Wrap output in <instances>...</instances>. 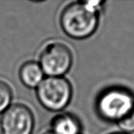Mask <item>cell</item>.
I'll list each match as a JSON object with an SVG mask.
<instances>
[{
  "label": "cell",
  "instance_id": "obj_1",
  "mask_svg": "<svg viewBox=\"0 0 134 134\" xmlns=\"http://www.w3.org/2000/svg\"><path fill=\"white\" fill-rule=\"evenodd\" d=\"M104 3L102 1H78L68 5L60 17L63 31L74 39L90 37L98 27L100 12Z\"/></svg>",
  "mask_w": 134,
  "mask_h": 134
},
{
  "label": "cell",
  "instance_id": "obj_2",
  "mask_svg": "<svg viewBox=\"0 0 134 134\" xmlns=\"http://www.w3.org/2000/svg\"><path fill=\"white\" fill-rule=\"evenodd\" d=\"M96 107L103 119L118 123L134 110V94L123 87H111L100 94Z\"/></svg>",
  "mask_w": 134,
  "mask_h": 134
},
{
  "label": "cell",
  "instance_id": "obj_3",
  "mask_svg": "<svg viewBox=\"0 0 134 134\" xmlns=\"http://www.w3.org/2000/svg\"><path fill=\"white\" fill-rule=\"evenodd\" d=\"M73 90L64 77H46L36 88V96L41 105L50 111H60L70 103Z\"/></svg>",
  "mask_w": 134,
  "mask_h": 134
},
{
  "label": "cell",
  "instance_id": "obj_4",
  "mask_svg": "<svg viewBox=\"0 0 134 134\" xmlns=\"http://www.w3.org/2000/svg\"><path fill=\"white\" fill-rule=\"evenodd\" d=\"M38 64L47 77H63L72 66L73 54L67 45L52 42L43 47Z\"/></svg>",
  "mask_w": 134,
  "mask_h": 134
},
{
  "label": "cell",
  "instance_id": "obj_5",
  "mask_svg": "<svg viewBox=\"0 0 134 134\" xmlns=\"http://www.w3.org/2000/svg\"><path fill=\"white\" fill-rule=\"evenodd\" d=\"M0 125L3 134H32L35 118L28 107L15 104L2 113Z\"/></svg>",
  "mask_w": 134,
  "mask_h": 134
},
{
  "label": "cell",
  "instance_id": "obj_6",
  "mask_svg": "<svg viewBox=\"0 0 134 134\" xmlns=\"http://www.w3.org/2000/svg\"><path fill=\"white\" fill-rule=\"evenodd\" d=\"M44 75L39 64L33 60L24 62L19 70V78L21 82L30 89H36L45 79Z\"/></svg>",
  "mask_w": 134,
  "mask_h": 134
},
{
  "label": "cell",
  "instance_id": "obj_7",
  "mask_svg": "<svg viewBox=\"0 0 134 134\" xmlns=\"http://www.w3.org/2000/svg\"><path fill=\"white\" fill-rule=\"evenodd\" d=\"M50 132L53 134H80L81 124L71 114H59L52 120Z\"/></svg>",
  "mask_w": 134,
  "mask_h": 134
},
{
  "label": "cell",
  "instance_id": "obj_8",
  "mask_svg": "<svg viewBox=\"0 0 134 134\" xmlns=\"http://www.w3.org/2000/svg\"><path fill=\"white\" fill-rule=\"evenodd\" d=\"M13 99V92L5 82L0 80V113H3L10 107Z\"/></svg>",
  "mask_w": 134,
  "mask_h": 134
},
{
  "label": "cell",
  "instance_id": "obj_9",
  "mask_svg": "<svg viewBox=\"0 0 134 134\" xmlns=\"http://www.w3.org/2000/svg\"><path fill=\"white\" fill-rule=\"evenodd\" d=\"M119 128L125 133H131L134 132V110L118 122Z\"/></svg>",
  "mask_w": 134,
  "mask_h": 134
},
{
  "label": "cell",
  "instance_id": "obj_10",
  "mask_svg": "<svg viewBox=\"0 0 134 134\" xmlns=\"http://www.w3.org/2000/svg\"><path fill=\"white\" fill-rule=\"evenodd\" d=\"M111 134H127V133H111Z\"/></svg>",
  "mask_w": 134,
  "mask_h": 134
},
{
  "label": "cell",
  "instance_id": "obj_11",
  "mask_svg": "<svg viewBox=\"0 0 134 134\" xmlns=\"http://www.w3.org/2000/svg\"><path fill=\"white\" fill-rule=\"evenodd\" d=\"M43 134H53L51 132H46V133H45Z\"/></svg>",
  "mask_w": 134,
  "mask_h": 134
},
{
  "label": "cell",
  "instance_id": "obj_12",
  "mask_svg": "<svg viewBox=\"0 0 134 134\" xmlns=\"http://www.w3.org/2000/svg\"><path fill=\"white\" fill-rule=\"evenodd\" d=\"M0 134H3V133H2V132H0Z\"/></svg>",
  "mask_w": 134,
  "mask_h": 134
}]
</instances>
